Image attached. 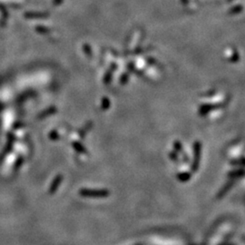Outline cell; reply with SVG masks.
<instances>
[{"instance_id":"cell-10","label":"cell","mask_w":245,"mask_h":245,"mask_svg":"<svg viewBox=\"0 0 245 245\" xmlns=\"http://www.w3.org/2000/svg\"><path fill=\"white\" fill-rule=\"evenodd\" d=\"M241 9H242V7H241V6H236V7H234L231 10V13H232V14H238V13H240V12L241 11Z\"/></svg>"},{"instance_id":"cell-13","label":"cell","mask_w":245,"mask_h":245,"mask_svg":"<svg viewBox=\"0 0 245 245\" xmlns=\"http://www.w3.org/2000/svg\"><path fill=\"white\" fill-rule=\"evenodd\" d=\"M170 158H171L172 160H174V161H176V160L178 159V157H177V155H176L175 152H171V154H170Z\"/></svg>"},{"instance_id":"cell-7","label":"cell","mask_w":245,"mask_h":245,"mask_svg":"<svg viewBox=\"0 0 245 245\" xmlns=\"http://www.w3.org/2000/svg\"><path fill=\"white\" fill-rule=\"evenodd\" d=\"M243 175V170L241 169V170H236L234 172H232L229 173V177L231 178H238L240 176H242Z\"/></svg>"},{"instance_id":"cell-6","label":"cell","mask_w":245,"mask_h":245,"mask_svg":"<svg viewBox=\"0 0 245 245\" xmlns=\"http://www.w3.org/2000/svg\"><path fill=\"white\" fill-rule=\"evenodd\" d=\"M232 186V182H228L227 184L220 191V193H219V195H218V197L219 198H221V197H223L227 192H228V190H230L231 189V187Z\"/></svg>"},{"instance_id":"cell-12","label":"cell","mask_w":245,"mask_h":245,"mask_svg":"<svg viewBox=\"0 0 245 245\" xmlns=\"http://www.w3.org/2000/svg\"><path fill=\"white\" fill-rule=\"evenodd\" d=\"M127 81H128V75L127 74H124V75H123V76L121 77V84H125Z\"/></svg>"},{"instance_id":"cell-4","label":"cell","mask_w":245,"mask_h":245,"mask_svg":"<svg viewBox=\"0 0 245 245\" xmlns=\"http://www.w3.org/2000/svg\"><path fill=\"white\" fill-rule=\"evenodd\" d=\"M177 178H178V180L181 181V182H187V181H189L190 178H191V173H188V172L180 173H178Z\"/></svg>"},{"instance_id":"cell-14","label":"cell","mask_w":245,"mask_h":245,"mask_svg":"<svg viewBox=\"0 0 245 245\" xmlns=\"http://www.w3.org/2000/svg\"><path fill=\"white\" fill-rule=\"evenodd\" d=\"M223 245H225V244H223ZM227 245H231V244H227Z\"/></svg>"},{"instance_id":"cell-3","label":"cell","mask_w":245,"mask_h":245,"mask_svg":"<svg viewBox=\"0 0 245 245\" xmlns=\"http://www.w3.org/2000/svg\"><path fill=\"white\" fill-rule=\"evenodd\" d=\"M61 181H62V176H61V175H57V176L55 178L54 182H52V185H51V187H50V190H49V193H54L57 190V188H58V186H59V184H60Z\"/></svg>"},{"instance_id":"cell-11","label":"cell","mask_w":245,"mask_h":245,"mask_svg":"<svg viewBox=\"0 0 245 245\" xmlns=\"http://www.w3.org/2000/svg\"><path fill=\"white\" fill-rule=\"evenodd\" d=\"M174 148H175V150L176 151H178V152H181L182 151V143H180V142H178V141H176V142H174Z\"/></svg>"},{"instance_id":"cell-8","label":"cell","mask_w":245,"mask_h":245,"mask_svg":"<svg viewBox=\"0 0 245 245\" xmlns=\"http://www.w3.org/2000/svg\"><path fill=\"white\" fill-rule=\"evenodd\" d=\"M110 107V101L108 99V97H104L103 101H102V108L104 110H107Z\"/></svg>"},{"instance_id":"cell-2","label":"cell","mask_w":245,"mask_h":245,"mask_svg":"<svg viewBox=\"0 0 245 245\" xmlns=\"http://www.w3.org/2000/svg\"><path fill=\"white\" fill-rule=\"evenodd\" d=\"M202 154V144L199 141L193 143V161L192 164V171L196 172L199 168Z\"/></svg>"},{"instance_id":"cell-9","label":"cell","mask_w":245,"mask_h":245,"mask_svg":"<svg viewBox=\"0 0 245 245\" xmlns=\"http://www.w3.org/2000/svg\"><path fill=\"white\" fill-rule=\"evenodd\" d=\"M111 79H112V75H111V72L106 73V74H105V78H104V82L105 83V84H109V83H110V81H111Z\"/></svg>"},{"instance_id":"cell-5","label":"cell","mask_w":245,"mask_h":245,"mask_svg":"<svg viewBox=\"0 0 245 245\" xmlns=\"http://www.w3.org/2000/svg\"><path fill=\"white\" fill-rule=\"evenodd\" d=\"M73 146H74V148L75 149V151L78 152H80V154H85V152H86V149H85L84 146L81 143H79V142H75V143H73Z\"/></svg>"},{"instance_id":"cell-1","label":"cell","mask_w":245,"mask_h":245,"mask_svg":"<svg viewBox=\"0 0 245 245\" xmlns=\"http://www.w3.org/2000/svg\"><path fill=\"white\" fill-rule=\"evenodd\" d=\"M80 195L84 197H107L109 191L105 189H81L79 192Z\"/></svg>"}]
</instances>
